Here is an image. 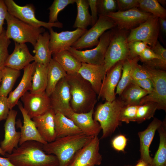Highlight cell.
I'll list each match as a JSON object with an SVG mask.
<instances>
[{"instance_id": "obj_50", "label": "cell", "mask_w": 166, "mask_h": 166, "mask_svg": "<svg viewBox=\"0 0 166 166\" xmlns=\"http://www.w3.org/2000/svg\"><path fill=\"white\" fill-rule=\"evenodd\" d=\"M7 13V8L4 0H0V35L4 29L3 25Z\"/></svg>"}, {"instance_id": "obj_11", "label": "cell", "mask_w": 166, "mask_h": 166, "mask_svg": "<svg viewBox=\"0 0 166 166\" xmlns=\"http://www.w3.org/2000/svg\"><path fill=\"white\" fill-rule=\"evenodd\" d=\"M160 30L159 18L152 15L144 22L130 30L128 42L141 41L152 47L158 41Z\"/></svg>"}, {"instance_id": "obj_14", "label": "cell", "mask_w": 166, "mask_h": 166, "mask_svg": "<svg viewBox=\"0 0 166 166\" xmlns=\"http://www.w3.org/2000/svg\"><path fill=\"white\" fill-rule=\"evenodd\" d=\"M49 97L51 109L55 113H60L68 118L73 112L70 104L69 86L65 77L58 82Z\"/></svg>"}, {"instance_id": "obj_54", "label": "cell", "mask_w": 166, "mask_h": 166, "mask_svg": "<svg viewBox=\"0 0 166 166\" xmlns=\"http://www.w3.org/2000/svg\"><path fill=\"white\" fill-rule=\"evenodd\" d=\"M160 4H161L163 5H165L166 4V1L164 0H157Z\"/></svg>"}, {"instance_id": "obj_9", "label": "cell", "mask_w": 166, "mask_h": 166, "mask_svg": "<svg viewBox=\"0 0 166 166\" xmlns=\"http://www.w3.org/2000/svg\"><path fill=\"white\" fill-rule=\"evenodd\" d=\"M4 2L9 14L28 24L48 30L53 27L61 28L63 27L62 23L58 21L52 23L38 20L36 17L35 8L32 4L20 6L13 0H4Z\"/></svg>"}, {"instance_id": "obj_26", "label": "cell", "mask_w": 166, "mask_h": 166, "mask_svg": "<svg viewBox=\"0 0 166 166\" xmlns=\"http://www.w3.org/2000/svg\"><path fill=\"white\" fill-rule=\"evenodd\" d=\"M49 33L45 31L40 34L34 46V61L47 66L52 58V53L49 48Z\"/></svg>"}, {"instance_id": "obj_35", "label": "cell", "mask_w": 166, "mask_h": 166, "mask_svg": "<svg viewBox=\"0 0 166 166\" xmlns=\"http://www.w3.org/2000/svg\"><path fill=\"white\" fill-rule=\"evenodd\" d=\"M138 8L141 11L149 13L159 18L166 19V10L157 0H138Z\"/></svg>"}, {"instance_id": "obj_39", "label": "cell", "mask_w": 166, "mask_h": 166, "mask_svg": "<svg viewBox=\"0 0 166 166\" xmlns=\"http://www.w3.org/2000/svg\"><path fill=\"white\" fill-rule=\"evenodd\" d=\"M130 66V73L132 79L139 80L149 78V75L142 65L138 63L139 57L132 59H128Z\"/></svg>"}, {"instance_id": "obj_18", "label": "cell", "mask_w": 166, "mask_h": 166, "mask_svg": "<svg viewBox=\"0 0 166 166\" xmlns=\"http://www.w3.org/2000/svg\"><path fill=\"white\" fill-rule=\"evenodd\" d=\"M17 114V111L10 109L4 125V137L0 143V147L6 153H11L18 146L21 133L17 132L15 128Z\"/></svg>"}, {"instance_id": "obj_8", "label": "cell", "mask_w": 166, "mask_h": 166, "mask_svg": "<svg viewBox=\"0 0 166 166\" xmlns=\"http://www.w3.org/2000/svg\"><path fill=\"white\" fill-rule=\"evenodd\" d=\"M111 29L104 32L99 38L98 44L94 48L80 50L72 47L68 50L81 63L104 65L105 56L110 40Z\"/></svg>"}, {"instance_id": "obj_41", "label": "cell", "mask_w": 166, "mask_h": 166, "mask_svg": "<svg viewBox=\"0 0 166 166\" xmlns=\"http://www.w3.org/2000/svg\"><path fill=\"white\" fill-rule=\"evenodd\" d=\"M139 106H124L121 109L120 113V121L121 122H124L127 124L130 122H135L137 111Z\"/></svg>"}, {"instance_id": "obj_56", "label": "cell", "mask_w": 166, "mask_h": 166, "mask_svg": "<svg viewBox=\"0 0 166 166\" xmlns=\"http://www.w3.org/2000/svg\"><path fill=\"white\" fill-rule=\"evenodd\" d=\"M2 70H0V86L2 81Z\"/></svg>"}, {"instance_id": "obj_3", "label": "cell", "mask_w": 166, "mask_h": 166, "mask_svg": "<svg viewBox=\"0 0 166 166\" xmlns=\"http://www.w3.org/2000/svg\"><path fill=\"white\" fill-rule=\"evenodd\" d=\"M93 137L82 133L56 138L53 141L43 145V148L46 153L57 157L59 166H66L75 154Z\"/></svg>"}, {"instance_id": "obj_29", "label": "cell", "mask_w": 166, "mask_h": 166, "mask_svg": "<svg viewBox=\"0 0 166 166\" xmlns=\"http://www.w3.org/2000/svg\"><path fill=\"white\" fill-rule=\"evenodd\" d=\"M67 74L60 65L52 58L47 65V85L45 92L49 96L58 82Z\"/></svg>"}, {"instance_id": "obj_55", "label": "cell", "mask_w": 166, "mask_h": 166, "mask_svg": "<svg viewBox=\"0 0 166 166\" xmlns=\"http://www.w3.org/2000/svg\"><path fill=\"white\" fill-rule=\"evenodd\" d=\"M0 154L2 156H5L6 153H5L2 149L0 146Z\"/></svg>"}, {"instance_id": "obj_36", "label": "cell", "mask_w": 166, "mask_h": 166, "mask_svg": "<svg viewBox=\"0 0 166 166\" xmlns=\"http://www.w3.org/2000/svg\"><path fill=\"white\" fill-rule=\"evenodd\" d=\"M157 109L156 103L153 102H147L139 105L137 111L135 122L141 123L153 117Z\"/></svg>"}, {"instance_id": "obj_20", "label": "cell", "mask_w": 166, "mask_h": 166, "mask_svg": "<svg viewBox=\"0 0 166 166\" xmlns=\"http://www.w3.org/2000/svg\"><path fill=\"white\" fill-rule=\"evenodd\" d=\"M162 121L154 118L144 130L139 132L138 134L140 141V159L148 165L151 164L152 158L149 153V148L156 131L162 124Z\"/></svg>"}, {"instance_id": "obj_48", "label": "cell", "mask_w": 166, "mask_h": 166, "mask_svg": "<svg viewBox=\"0 0 166 166\" xmlns=\"http://www.w3.org/2000/svg\"><path fill=\"white\" fill-rule=\"evenodd\" d=\"M132 82L146 91L148 94L151 93L153 90L152 84L149 78L139 80L132 79Z\"/></svg>"}, {"instance_id": "obj_12", "label": "cell", "mask_w": 166, "mask_h": 166, "mask_svg": "<svg viewBox=\"0 0 166 166\" xmlns=\"http://www.w3.org/2000/svg\"><path fill=\"white\" fill-rule=\"evenodd\" d=\"M100 139L94 136L86 145L78 150L66 166L100 165L102 157L99 152Z\"/></svg>"}, {"instance_id": "obj_21", "label": "cell", "mask_w": 166, "mask_h": 166, "mask_svg": "<svg viewBox=\"0 0 166 166\" xmlns=\"http://www.w3.org/2000/svg\"><path fill=\"white\" fill-rule=\"evenodd\" d=\"M106 72L104 65H100L81 63L79 74L91 84L98 96L100 94L102 82Z\"/></svg>"}, {"instance_id": "obj_6", "label": "cell", "mask_w": 166, "mask_h": 166, "mask_svg": "<svg viewBox=\"0 0 166 166\" xmlns=\"http://www.w3.org/2000/svg\"><path fill=\"white\" fill-rule=\"evenodd\" d=\"M111 31L104 60L106 72L118 62L128 58L129 54L127 37L130 31L120 29L117 26L111 29Z\"/></svg>"}, {"instance_id": "obj_16", "label": "cell", "mask_w": 166, "mask_h": 166, "mask_svg": "<svg viewBox=\"0 0 166 166\" xmlns=\"http://www.w3.org/2000/svg\"><path fill=\"white\" fill-rule=\"evenodd\" d=\"M23 107L31 119L51 109L49 97L45 92L38 94L27 91L21 98Z\"/></svg>"}, {"instance_id": "obj_23", "label": "cell", "mask_w": 166, "mask_h": 166, "mask_svg": "<svg viewBox=\"0 0 166 166\" xmlns=\"http://www.w3.org/2000/svg\"><path fill=\"white\" fill-rule=\"evenodd\" d=\"M94 109L85 113L73 112L68 118L71 119L84 134L94 137L98 136L102 130L99 123L93 118Z\"/></svg>"}, {"instance_id": "obj_42", "label": "cell", "mask_w": 166, "mask_h": 166, "mask_svg": "<svg viewBox=\"0 0 166 166\" xmlns=\"http://www.w3.org/2000/svg\"><path fill=\"white\" fill-rule=\"evenodd\" d=\"M98 15L105 16L107 14L116 12L117 5L116 0H97Z\"/></svg>"}, {"instance_id": "obj_53", "label": "cell", "mask_w": 166, "mask_h": 166, "mask_svg": "<svg viewBox=\"0 0 166 166\" xmlns=\"http://www.w3.org/2000/svg\"><path fill=\"white\" fill-rule=\"evenodd\" d=\"M149 165L144 161L139 160L137 164L135 166H148Z\"/></svg>"}, {"instance_id": "obj_51", "label": "cell", "mask_w": 166, "mask_h": 166, "mask_svg": "<svg viewBox=\"0 0 166 166\" xmlns=\"http://www.w3.org/2000/svg\"><path fill=\"white\" fill-rule=\"evenodd\" d=\"M159 22L160 29L164 34L166 33V19L159 18Z\"/></svg>"}, {"instance_id": "obj_52", "label": "cell", "mask_w": 166, "mask_h": 166, "mask_svg": "<svg viewBox=\"0 0 166 166\" xmlns=\"http://www.w3.org/2000/svg\"><path fill=\"white\" fill-rule=\"evenodd\" d=\"M0 166H15L13 164L7 157L0 156Z\"/></svg>"}, {"instance_id": "obj_4", "label": "cell", "mask_w": 166, "mask_h": 166, "mask_svg": "<svg viewBox=\"0 0 166 166\" xmlns=\"http://www.w3.org/2000/svg\"><path fill=\"white\" fill-rule=\"evenodd\" d=\"M124 106L119 98L112 101H106L98 106L93 113L94 119L99 123L101 128V139L111 136L120 125L119 116Z\"/></svg>"}, {"instance_id": "obj_58", "label": "cell", "mask_w": 166, "mask_h": 166, "mask_svg": "<svg viewBox=\"0 0 166 166\" xmlns=\"http://www.w3.org/2000/svg\"><path fill=\"white\" fill-rule=\"evenodd\" d=\"M150 166V165H149V166Z\"/></svg>"}, {"instance_id": "obj_27", "label": "cell", "mask_w": 166, "mask_h": 166, "mask_svg": "<svg viewBox=\"0 0 166 166\" xmlns=\"http://www.w3.org/2000/svg\"><path fill=\"white\" fill-rule=\"evenodd\" d=\"M54 121L56 138L83 133L73 121L61 113L55 114Z\"/></svg>"}, {"instance_id": "obj_46", "label": "cell", "mask_w": 166, "mask_h": 166, "mask_svg": "<svg viewBox=\"0 0 166 166\" xmlns=\"http://www.w3.org/2000/svg\"><path fill=\"white\" fill-rule=\"evenodd\" d=\"M127 139L123 135L120 134L114 137L112 140L113 148L118 152H124L126 146Z\"/></svg>"}, {"instance_id": "obj_59", "label": "cell", "mask_w": 166, "mask_h": 166, "mask_svg": "<svg viewBox=\"0 0 166 166\" xmlns=\"http://www.w3.org/2000/svg\"></svg>"}, {"instance_id": "obj_28", "label": "cell", "mask_w": 166, "mask_h": 166, "mask_svg": "<svg viewBox=\"0 0 166 166\" xmlns=\"http://www.w3.org/2000/svg\"><path fill=\"white\" fill-rule=\"evenodd\" d=\"M53 58L65 71L67 74L78 73L81 63L68 50H65L52 54Z\"/></svg>"}, {"instance_id": "obj_49", "label": "cell", "mask_w": 166, "mask_h": 166, "mask_svg": "<svg viewBox=\"0 0 166 166\" xmlns=\"http://www.w3.org/2000/svg\"><path fill=\"white\" fill-rule=\"evenodd\" d=\"M91 12L92 25L93 26L98 20L97 0H87Z\"/></svg>"}, {"instance_id": "obj_57", "label": "cell", "mask_w": 166, "mask_h": 166, "mask_svg": "<svg viewBox=\"0 0 166 166\" xmlns=\"http://www.w3.org/2000/svg\"><path fill=\"white\" fill-rule=\"evenodd\" d=\"M129 166V165H127V166Z\"/></svg>"}, {"instance_id": "obj_5", "label": "cell", "mask_w": 166, "mask_h": 166, "mask_svg": "<svg viewBox=\"0 0 166 166\" xmlns=\"http://www.w3.org/2000/svg\"><path fill=\"white\" fill-rule=\"evenodd\" d=\"M5 20L7 24L6 35L9 39L19 43L29 42L33 46L39 35L45 32L43 27H37L25 23L7 13Z\"/></svg>"}, {"instance_id": "obj_25", "label": "cell", "mask_w": 166, "mask_h": 166, "mask_svg": "<svg viewBox=\"0 0 166 166\" xmlns=\"http://www.w3.org/2000/svg\"><path fill=\"white\" fill-rule=\"evenodd\" d=\"M55 114L51 109L44 113L32 119L40 135L48 143L56 138L54 121Z\"/></svg>"}, {"instance_id": "obj_2", "label": "cell", "mask_w": 166, "mask_h": 166, "mask_svg": "<svg viewBox=\"0 0 166 166\" xmlns=\"http://www.w3.org/2000/svg\"><path fill=\"white\" fill-rule=\"evenodd\" d=\"M69 88L70 106L73 112H88L94 109L97 94L91 84L79 74L65 77Z\"/></svg>"}, {"instance_id": "obj_40", "label": "cell", "mask_w": 166, "mask_h": 166, "mask_svg": "<svg viewBox=\"0 0 166 166\" xmlns=\"http://www.w3.org/2000/svg\"><path fill=\"white\" fill-rule=\"evenodd\" d=\"M11 42L4 29L0 35V70L6 67V61L9 55L8 48Z\"/></svg>"}, {"instance_id": "obj_1", "label": "cell", "mask_w": 166, "mask_h": 166, "mask_svg": "<svg viewBox=\"0 0 166 166\" xmlns=\"http://www.w3.org/2000/svg\"><path fill=\"white\" fill-rule=\"evenodd\" d=\"M43 144L35 141H26L5 156L15 166H59L57 157L46 153Z\"/></svg>"}, {"instance_id": "obj_44", "label": "cell", "mask_w": 166, "mask_h": 166, "mask_svg": "<svg viewBox=\"0 0 166 166\" xmlns=\"http://www.w3.org/2000/svg\"><path fill=\"white\" fill-rule=\"evenodd\" d=\"M116 1L118 11H125L139 7L138 0H117Z\"/></svg>"}, {"instance_id": "obj_13", "label": "cell", "mask_w": 166, "mask_h": 166, "mask_svg": "<svg viewBox=\"0 0 166 166\" xmlns=\"http://www.w3.org/2000/svg\"><path fill=\"white\" fill-rule=\"evenodd\" d=\"M152 15L136 8L123 11L110 13L105 16L110 18L117 28L130 30L144 22Z\"/></svg>"}, {"instance_id": "obj_32", "label": "cell", "mask_w": 166, "mask_h": 166, "mask_svg": "<svg viewBox=\"0 0 166 166\" xmlns=\"http://www.w3.org/2000/svg\"><path fill=\"white\" fill-rule=\"evenodd\" d=\"M160 142L158 149L150 166H166V122L164 120L157 130Z\"/></svg>"}, {"instance_id": "obj_45", "label": "cell", "mask_w": 166, "mask_h": 166, "mask_svg": "<svg viewBox=\"0 0 166 166\" xmlns=\"http://www.w3.org/2000/svg\"><path fill=\"white\" fill-rule=\"evenodd\" d=\"M138 57L139 61H141L143 63L156 59L166 61V60L160 58L148 45L140 54Z\"/></svg>"}, {"instance_id": "obj_38", "label": "cell", "mask_w": 166, "mask_h": 166, "mask_svg": "<svg viewBox=\"0 0 166 166\" xmlns=\"http://www.w3.org/2000/svg\"><path fill=\"white\" fill-rule=\"evenodd\" d=\"M76 0H54L49 8V10L48 22L54 23L58 22L59 13L67 6L75 3Z\"/></svg>"}, {"instance_id": "obj_10", "label": "cell", "mask_w": 166, "mask_h": 166, "mask_svg": "<svg viewBox=\"0 0 166 166\" xmlns=\"http://www.w3.org/2000/svg\"><path fill=\"white\" fill-rule=\"evenodd\" d=\"M114 22L109 17L99 15L96 22L85 32L72 45L71 47L77 50L91 48L98 45L99 39L109 29L116 27Z\"/></svg>"}, {"instance_id": "obj_24", "label": "cell", "mask_w": 166, "mask_h": 166, "mask_svg": "<svg viewBox=\"0 0 166 166\" xmlns=\"http://www.w3.org/2000/svg\"><path fill=\"white\" fill-rule=\"evenodd\" d=\"M33 61L34 56L30 53L27 45L15 42L14 50L8 57L6 67L20 70Z\"/></svg>"}, {"instance_id": "obj_43", "label": "cell", "mask_w": 166, "mask_h": 166, "mask_svg": "<svg viewBox=\"0 0 166 166\" xmlns=\"http://www.w3.org/2000/svg\"><path fill=\"white\" fill-rule=\"evenodd\" d=\"M128 43L129 54L128 59L138 57L140 54L148 45L146 43L140 41Z\"/></svg>"}, {"instance_id": "obj_15", "label": "cell", "mask_w": 166, "mask_h": 166, "mask_svg": "<svg viewBox=\"0 0 166 166\" xmlns=\"http://www.w3.org/2000/svg\"><path fill=\"white\" fill-rule=\"evenodd\" d=\"M49 30L50 34L49 48L52 54L67 50L87 30L77 28L74 30L57 33L52 28Z\"/></svg>"}, {"instance_id": "obj_7", "label": "cell", "mask_w": 166, "mask_h": 166, "mask_svg": "<svg viewBox=\"0 0 166 166\" xmlns=\"http://www.w3.org/2000/svg\"><path fill=\"white\" fill-rule=\"evenodd\" d=\"M148 73L153 85L152 92L142 98L140 105L147 102H155L157 109L166 110V72L142 65Z\"/></svg>"}, {"instance_id": "obj_34", "label": "cell", "mask_w": 166, "mask_h": 166, "mask_svg": "<svg viewBox=\"0 0 166 166\" xmlns=\"http://www.w3.org/2000/svg\"><path fill=\"white\" fill-rule=\"evenodd\" d=\"M2 75L0 86V96L7 97L11 92L21 74L20 71L5 67L2 69Z\"/></svg>"}, {"instance_id": "obj_30", "label": "cell", "mask_w": 166, "mask_h": 166, "mask_svg": "<svg viewBox=\"0 0 166 166\" xmlns=\"http://www.w3.org/2000/svg\"><path fill=\"white\" fill-rule=\"evenodd\" d=\"M148 94L145 90L131 82L124 90L119 97L124 105H140L141 99Z\"/></svg>"}, {"instance_id": "obj_19", "label": "cell", "mask_w": 166, "mask_h": 166, "mask_svg": "<svg viewBox=\"0 0 166 166\" xmlns=\"http://www.w3.org/2000/svg\"><path fill=\"white\" fill-rule=\"evenodd\" d=\"M17 105L22 114L23 124L22 125L20 120L16 122L17 126L20 129L21 137L19 145L29 141L40 142L43 145L48 143L40 135L37 130L35 122L32 120L23 108L22 103L18 101Z\"/></svg>"}, {"instance_id": "obj_17", "label": "cell", "mask_w": 166, "mask_h": 166, "mask_svg": "<svg viewBox=\"0 0 166 166\" xmlns=\"http://www.w3.org/2000/svg\"><path fill=\"white\" fill-rule=\"evenodd\" d=\"M124 61H120L107 72L98 98L112 101L116 98L115 89L121 78Z\"/></svg>"}, {"instance_id": "obj_33", "label": "cell", "mask_w": 166, "mask_h": 166, "mask_svg": "<svg viewBox=\"0 0 166 166\" xmlns=\"http://www.w3.org/2000/svg\"><path fill=\"white\" fill-rule=\"evenodd\" d=\"M77 14L73 27L87 29L92 25V19L89 11V5L87 0H76Z\"/></svg>"}, {"instance_id": "obj_47", "label": "cell", "mask_w": 166, "mask_h": 166, "mask_svg": "<svg viewBox=\"0 0 166 166\" xmlns=\"http://www.w3.org/2000/svg\"><path fill=\"white\" fill-rule=\"evenodd\" d=\"M7 98V97L0 96V121L6 119L10 110Z\"/></svg>"}, {"instance_id": "obj_37", "label": "cell", "mask_w": 166, "mask_h": 166, "mask_svg": "<svg viewBox=\"0 0 166 166\" xmlns=\"http://www.w3.org/2000/svg\"><path fill=\"white\" fill-rule=\"evenodd\" d=\"M131 68L129 61L128 59L124 60L123 63L121 75L116 87L115 92L116 95L120 96L125 88L132 82Z\"/></svg>"}, {"instance_id": "obj_31", "label": "cell", "mask_w": 166, "mask_h": 166, "mask_svg": "<svg viewBox=\"0 0 166 166\" xmlns=\"http://www.w3.org/2000/svg\"><path fill=\"white\" fill-rule=\"evenodd\" d=\"M47 66L36 63L30 92L38 94L45 92L47 85Z\"/></svg>"}, {"instance_id": "obj_22", "label": "cell", "mask_w": 166, "mask_h": 166, "mask_svg": "<svg viewBox=\"0 0 166 166\" xmlns=\"http://www.w3.org/2000/svg\"><path fill=\"white\" fill-rule=\"evenodd\" d=\"M36 63L34 61L26 66L23 69V74L22 79L15 89L11 91L7 98L8 107L12 109L17 105L19 99L27 91L31 90L32 77Z\"/></svg>"}]
</instances>
